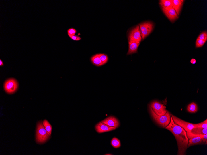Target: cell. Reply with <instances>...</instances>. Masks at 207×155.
I'll list each match as a JSON object with an SVG mask.
<instances>
[{"label":"cell","mask_w":207,"mask_h":155,"mask_svg":"<svg viewBox=\"0 0 207 155\" xmlns=\"http://www.w3.org/2000/svg\"><path fill=\"white\" fill-rule=\"evenodd\" d=\"M73 40L75 41H79L81 39V38L78 35H75L72 36L71 38Z\"/></svg>","instance_id":"4316f807"},{"label":"cell","mask_w":207,"mask_h":155,"mask_svg":"<svg viewBox=\"0 0 207 155\" xmlns=\"http://www.w3.org/2000/svg\"><path fill=\"white\" fill-rule=\"evenodd\" d=\"M128 39L129 41H135L138 43L140 44L142 37L139 31V25L137 26L130 32Z\"/></svg>","instance_id":"9c48e42d"},{"label":"cell","mask_w":207,"mask_h":155,"mask_svg":"<svg viewBox=\"0 0 207 155\" xmlns=\"http://www.w3.org/2000/svg\"><path fill=\"white\" fill-rule=\"evenodd\" d=\"M198 39L204 40L206 41L207 40V32L204 31L202 32L198 37Z\"/></svg>","instance_id":"d4e9b609"},{"label":"cell","mask_w":207,"mask_h":155,"mask_svg":"<svg viewBox=\"0 0 207 155\" xmlns=\"http://www.w3.org/2000/svg\"><path fill=\"white\" fill-rule=\"evenodd\" d=\"M117 128L111 127L107 124L100 122L97 124L95 126L96 131L99 133H105V132L112 131L116 129Z\"/></svg>","instance_id":"8fae6325"},{"label":"cell","mask_w":207,"mask_h":155,"mask_svg":"<svg viewBox=\"0 0 207 155\" xmlns=\"http://www.w3.org/2000/svg\"><path fill=\"white\" fill-rule=\"evenodd\" d=\"M150 107L155 114L159 116L165 114L167 111L166 110L165 106L156 101L153 102L151 104Z\"/></svg>","instance_id":"52a82bcc"},{"label":"cell","mask_w":207,"mask_h":155,"mask_svg":"<svg viewBox=\"0 0 207 155\" xmlns=\"http://www.w3.org/2000/svg\"><path fill=\"white\" fill-rule=\"evenodd\" d=\"M171 115L175 123L181 127L187 132H190L192 130L196 127V124L186 122L174 115L171 114Z\"/></svg>","instance_id":"5b68a950"},{"label":"cell","mask_w":207,"mask_h":155,"mask_svg":"<svg viewBox=\"0 0 207 155\" xmlns=\"http://www.w3.org/2000/svg\"><path fill=\"white\" fill-rule=\"evenodd\" d=\"M202 143L203 144H207V134L202 135Z\"/></svg>","instance_id":"484cf974"},{"label":"cell","mask_w":207,"mask_h":155,"mask_svg":"<svg viewBox=\"0 0 207 155\" xmlns=\"http://www.w3.org/2000/svg\"><path fill=\"white\" fill-rule=\"evenodd\" d=\"M187 110L190 113H196L198 110V106L194 102L192 103L188 106Z\"/></svg>","instance_id":"ac0fdd59"},{"label":"cell","mask_w":207,"mask_h":155,"mask_svg":"<svg viewBox=\"0 0 207 155\" xmlns=\"http://www.w3.org/2000/svg\"><path fill=\"white\" fill-rule=\"evenodd\" d=\"M184 1L183 0H172L173 2L172 7L175 9L178 16Z\"/></svg>","instance_id":"5bb4252c"},{"label":"cell","mask_w":207,"mask_h":155,"mask_svg":"<svg viewBox=\"0 0 207 155\" xmlns=\"http://www.w3.org/2000/svg\"><path fill=\"white\" fill-rule=\"evenodd\" d=\"M159 4L162 9L173 6L172 0H161L160 1Z\"/></svg>","instance_id":"e0dca14e"},{"label":"cell","mask_w":207,"mask_h":155,"mask_svg":"<svg viewBox=\"0 0 207 155\" xmlns=\"http://www.w3.org/2000/svg\"><path fill=\"white\" fill-rule=\"evenodd\" d=\"M67 32L68 36L71 38L72 36L75 35L76 31L73 28H71L67 30Z\"/></svg>","instance_id":"603a6c76"},{"label":"cell","mask_w":207,"mask_h":155,"mask_svg":"<svg viewBox=\"0 0 207 155\" xmlns=\"http://www.w3.org/2000/svg\"><path fill=\"white\" fill-rule=\"evenodd\" d=\"M163 12L170 21L173 22L178 18V15L172 7L162 9Z\"/></svg>","instance_id":"30bf717a"},{"label":"cell","mask_w":207,"mask_h":155,"mask_svg":"<svg viewBox=\"0 0 207 155\" xmlns=\"http://www.w3.org/2000/svg\"><path fill=\"white\" fill-rule=\"evenodd\" d=\"M190 62L192 64H194L196 63V60L195 59H192L191 60Z\"/></svg>","instance_id":"83f0119b"},{"label":"cell","mask_w":207,"mask_h":155,"mask_svg":"<svg viewBox=\"0 0 207 155\" xmlns=\"http://www.w3.org/2000/svg\"><path fill=\"white\" fill-rule=\"evenodd\" d=\"M18 87V82L13 78L7 80L5 83L4 88L5 92L9 94H12L16 92Z\"/></svg>","instance_id":"8992f818"},{"label":"cell","mask_w":207,"mask_h":155,"mask_svg":"<svg viewBox=\"0 0 207 155\" xmlns=\"http://www.w3.org/2000/svg\"><path fill=\"white\" fill-rule=\"evenodd\" d=\"M128 43L129 50L127 55H131L136 53L140 44L132 41H129Z\"/></svg>","instance_id":"4fadbf2b"},{"label":"cell","mask_w":207,"mask_h":155,"mask_svg":"<svg viewBox=\"0 0 207 155\" xmlns=\"http://www.w3.org/2000/svg\"><path fill=\"white\" fill-rule=\"evenodd\" d=\"M4 66V64L2 60L0 59V66L2 67Z\"/></svg>","instance_id":"f1b7e54d"},{"label":"cell","mask_w":207,"mask_h":155,"mask_svg":"<svg viewBox=\"0 0 207 155\" xmlns=\"http://www.w3.org/2000/svg\"><path fill=\"white\" fill-rule=\"evenodd\" d=\"M205 43V41L197 39L196 42V47H201L204 46Z\"/></svg>","instance_id":"7402d4cb"},{"label":"cell","mask_w":207,"mask_h":155,"mask_svg":"<svg viewBox=\"0 0 207 155\" xmlns=\"http://www.w3.org/2000/svg\"><path fill=\"white\" fill-rule=\"evenodd\" d=\"M102 123L109 126L118 128L119 126L118 120L115 117L110 116L102 121Z\"/></svg>","instance_id":"7c38bea8"},{"label":"cell","mask_w":207,"mask_h":155,"mask_svg":"<svg viewBox=\"0 0 207 155\" xmlns=\"http://www.w3.org/2000/svg\"><path fill=\"white\" fill-rule=\"evenodd\" d=\"M187 137L188 139L187 145V148L202 143V135H196L191 134L190 132H187Z\"/></svg>","instance_id":"ba28073f"},{"label":"cell","mask_w":207,"mask_h":155,"mask_svg":"<svg viewBox=\"0 0 207 155\" xmlns=\"http://www.w3.org/2000/svg\"><path fill=\"white\" fill-rule=\"evenodd\" d=\"M165 128L171 132L175 136L178 146V155H186L188 142L187 132L181 127L175 123L171 116L170 122Z\"/></svg>","instance_id":"6da1fadb"},{"label":"cell","mask_w":207,"mask_h":155,"mask_svg":"<svg viewBox=\"0 0 207 155\" xmlns=\"http://www.w3.org/2000/svg\"><path fill=\"white\" fill-rule=\"evenodd\" d=\"M149 110L153 118L159 125L165 128L169 124L171 116L170 113L168 111L165 114L162 116H159L155 114L150 107H149Z\"/></svg>","instance_id":"3957f363"},{"label":"cell","mask_w":207,"mask_h":155,"mask_svg":"<svg viewBox=\"0 0 207 155\" xmlns=\"http://www.w3.org/2000/svg\"><path fill=\"white\" fill-rule=\"evenodd\" d=\"M207 128V120L206 119L204 122L201 123L196 124L195 128Z\"/></svg>","instance_id":"cb8c5ba5"},{"label":"cell","mask_w":207,"mask_h":155,"mask_svg":"<svg viewBox=\"0 0 207 155\" xmlns=\"http://www.w3.org/2000/svg\"><path fill=\"white\" fill-rule=\"evenodd\" d=\"M111 143L115 148H118L121 146V143L120 140L116 138H114L112 139Z\"/></svg>","instance_id":"ffe728a7"},{"label":"cell","mask_w":207,"mask_h":155,"mask_svg":"<svg viewBox=\"0 0 207 155\" xmlns=\"http://www.w3.org/2000/svg\"><path fill=\"white\" fill-rule=\"evenodd\" d=\"M51 135L45 129L43 122H39L37 124L36 131V141L37 143L43 144L46 142Z\"/></svg>","instance_id":"7a4b0ae2"},{"label":"cell","mask_w":207,"mask_h":155,"mask_svg":"<svg viewBox=\"0 0 207 155\" xmlns=\"http://www.w3.org/2000/svg\"><path fill=\"white\" fill-rule=\"evenodd\" d=\"M105 155H112V154H105Z\"/></svg>","instance_id":"f546056e"},{"label":"cell","mask_w":207,"mask_h":155,"mask_svg":"<svg viewBox=\"0 0 207 155\" xmlns=\"http://www.w3.org/2000/svg\"><path fill=\"white\" fill-rule=\"evenodd\" d=\"M189 132L191 134L194 135L206 134H207V128L198 127L194 128Z\"/></svg>","instance_id":"9a60e30c"},{"label":"cell","mask_w":207,"mask_h":155,"mask_svg":"<svg viewBox=\"0 0 207 155\" xmlns=\"http://www.w3.org/2000/svg\"><path fill=\"white\" fill-rule=\"evenodd\" d=\"M98 55L99 58L101 59L102 61L103 62L104 65L106 64L108 61V56L104 54H98Z\"/></svg>","instance_id":"44dd1931"},{"label":"cell","mask_w":207,"mask_h":155,"mask_svg":"<svg viewBox=\"0 0 207 155\" xmlns=\"http://www.w3.org/2000/svg\"><path fill=\"white\" fill-rule=\"evenodd\" d=\"M91 60L92 62L95 66H100L104 65L99 58L98 54L95 55L91 57Z\"/></svg>","instance_id":"2e32d148"},{"label":"cell","mask_w":207,"mask_h":155,"mask_svg":"<svg viewBox=\"0 0 207 155\" xmlns=\"http://www.w3.org/2000/svg\"><path fill=\"white\" fill-rule=\"evenodd\" d=\"M43 125L45 130L48 132V133L51 135L52 134V126L51 124L48 122L47 120H44L43 122Z\"/></svg>","instance_id":"d6986e66"},{"label":"cell","mask_w":207,"mask_h":155,"mask_svg":"<svg viewBox=\"0 0 207 155\" xmlns=\"http://www.w3.org/2000/svg\"><path fill=\"white\" fill-rule=\"evenodd\" d=\"M139 31L142 37L143 40L152 31L154 28V25L151 22H145L139 25Z\"/></svg>","instance_id":"277c9868"}]
</instances>
